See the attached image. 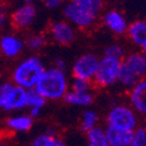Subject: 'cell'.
Wrapping results in <instances>:
<instances>
[{
  "label": "cell",
  "mask_w": 146,
  "mask_h": 146,
  "mask_svg": "<svg viewBox=\"0 0 146 146\" xmlns=\"http://www.w3.org/2000/svg\"><path fill=\"white\" fill-rule=\"evenodd\" d=\"M129 104L139 116H146V77L139 79L129 89Z\"/></svg>",
  "instance_id": "cell-11"
},
{
  "label": "cell",
  "mask_w": 146,
  "mask_h": 146,
  "mask_svg": "<svg viewBox=\"0 0 146 146\" xmlns=\"http://www.w3.org/2000/svg\"><path fill=\"white\" fill-rule=\"evenodd\" d=\"M87 146H110L106 133V127L100 125L94 126L86 132Z\"/></svg>",
  "instance_id": "cell-18"
},
{
  "label": "cell",
  "mask_w": 146,
  "mask_h": 146,
  "mask_svg": "<svg viewBox=\"0 0 146 146\" xmlns=\"http://www.w3.org/2000/svg\"><path fill=\"white\" fill-rule=\"evenodd\" d=\"M123 65L129 68L139 79L146 77V53L143 50L133 51L125 54Z\"/></svg>",
  "instance_id": "cell-13"
},
{
  "label": "cell",
  "mask_w": 146,
  "mask_h": 146,
  "mask_svg": "<svg viewBox=\"0 0 146 146\" xmlns=\"http://www.w3.org/2000/svg\"><path fill=\"white\" fill-rule=\"evenodd\" d=\"M72 1L99 17H101L104 8V0H72Z\"/></svg>",
  "instance_id": "cell-20"
},
{
  "label": "cell",
  "mask_w": 146,
  "mask_h": 146,
  "mask_svg": "<svg viewBox=\"0 0 146 146\" xmlns=\"http://www.w3.org/2000/svg\"><path fill=\"white\" fill-rule=\"evenodd\" d=\"M66 103L71 106H76V107H88L93 103L94 98L93 94L90 92H74V90L68 89V92L65 94L63 99Z\"/></svg>",
  "instance_id": "cell-17"
},
{
  "label": "cell",
  "mask_w": 146,
  "mask_h": 146,
  "mask_svg": "<svg viewBox=\"0 0 146 146\" xmlns=\"http://www.w3.org/2000/svg\"><path fill=\"white\" fill-rule=\"evenodd\" d=\"M0 1H4V3H8V1H12V0H0Z\"/></svg>",
  "instance_id": "cell-34"
},
{
  "label": "cell",
  "mask_w": 146,
  "mask_h": 146,
  "mask_svg": "<svg viewBox=\"0 0 146 146\" xmlns=\"http://www.w3.org/2000/svg\"><path fill=\"white\" fill-rule=\"evenodd\" d=\"M53 66L59 68V70H64L65 71L66 70V62L64 59H62V58H56L54 62H53Z\"/></svg>",
  "instance_id": "cell-30"
},
{
  "label": "cell",
  "mask_w": 146,
  "mask_h": 146,
  "mask_svg": "<svg viewBox=\"0 0 146 146\" xmlns=\"http://www.w3.org/2000/svg\"><path fill=\"white\" fill-rule=\"evenodd\" d=\"M43 3H44V6L51 11L58 9L64 6V0H44Z\"/></svg>",
  "instance_id": "cell-29"
},
{
  "label": "cell",
  "mask_w": 146,
  "mask_h": 146,
  "mask_svg": "<svg viewBox=\"0 0 146 146\" xmlns=\"http://www.w3.org/2000/svg\"><path fill=\"white\" fill-rule=\"evenodd\" d=\"M0 146H4V143H3L1 140H0Z\"/></svg>",
  "instance_id": "cell-35"
},
{
  "label": "cell",
  "mask_w": 146,
  "mask_h": 146,
  "mask_svg": "<svg viewBox=\"0 0 146 146\" xmlns=\"http://www.w3.org/2000/svg\"><path fill=\"white\" fill-rule=\"evenodd\" d=\"M104 56H109L113 58H117L123 60L125 57V49L119 44H109L103 52Z\"/></svg>",
  "instance_id": "cell-27"
},
{
  "label": "cell",
  "mask_w": 146,
  "mask_h": 146,
  "mask_svg": "<svg viewBox=\"0 0 146 146\" xmlns=\"http://www.w3.org/2000/svg\"><path fill=\"white\" fill-rule=\"evenodd\" d=\"M139 80L138 77H136L133 73L123 65L122 63V67H121V71H119V74H118V80H117V84H119L121 86H123L124 88L126 89H130L137 81Z\"/></svg>",
  "instance_id": "cell-21"
},
{
  "label": "cell",
  "mask_w": 146,
  "mask_h": 146,
  "mask_svg": "<svg viewBox=\"0 0 146 146\" xmlns=\"http://www.w3.org/2000/svg\"><path fill=\"white\" fill-rule=\"evenodd\" d=\"M125 35L135 46L141 49L146 42V20H135L129 23Z\"/></svg>",
  "instance_id": "cell-14"
},
{
  "label": "cell",
  "mask_w": 146,
  "mask_h": 146,
  "mask_svg": "<svg viewBox=\"0 0 146 146\" xmlns=\"http://www.w3.org/2000/svg\"><path fill=\"white\" fill-rule=\"evenodd\" d=\"M27 108V89L13 81L0 84V110L16 111Z\"/></svg>",
  "instance_id": "cell-4"
},
{
  "label": "cell",
  "mask_w": 146,
  "mask_h": 146,
  "mask_svg": "<svg viewBox=\"0 0 146 146\" xmlns=\"http://www.w3.org/2000/svg\"><path fill=\"white\" fill-rule=\"evenodd\" d=\"M63 15L65 16V20H67L76 29L80 30L92 29L100 19L99 16L80 7L72 0L63 6Z\"/></svg>",
  "instance_id": "cell-6"
},
{
  "label": "cell",
  "mask_w": 146,
  "mask_h": 146,
  "mask_svg": "<svg viewBox=\"0 0 146 146\" xmlns=\"http://www.w3.org/2000/svg\"><path fill=\"white\" fill-rule=\"evenodd\" d=\"M26 46L31 51H38L46 44V36L44 34H31L25 41Z\"/></svg>",
  "instance_id": "cell-24"
},
{
  "label": "cell",
  "mask_w": 146,
  "mask_h": 146,
  "mask_svg": "<svg viewBox=\"0 0 146 146\" xmlns=\"http://www.w3.org/2000/svg\"><path fill=\"white\" fill-rule=\"evenodd\" d=\"M9 22V14L4 5L0 4V29H3Z\"/></svg>",
  "instance_id": "cell-28"
},
{
  "label": "cell",
  "mask_w": 146,
  "mask_h": 146,
  "mask_svg": "<svg viewBox=\"0 0 146 146\" xmlns=\"http://www.w3.org/2000/svg\"><path fill=\"white\" fill-rule=\"evenodd\" d=\"M94 82L90 80H86V79H81V78H73L72 82L70 84V89L74 90V92H90L93 88Z\"/></svg>",
  "instance_id": "cell-25"
},
{
  "label": "cell",
  "mask_w": 146,
  "mask_h": 146,
  "mask_svg": "<svg viewBox=\"0 0 146 146\" xmlns=\"http://www.w3.org/2000/svg\"><path fill=\"white\" fill-rule=\"evenodd\" d=\"M41 111H42V109H40V108H30L29 109V115L33 118H37L41 115Z\"/></svg>",
  "instance_id": "cell-31"
},
{
  "label": "cell",
  "mask_w": 146,
  "mask_h": 146,
  "mask_svg": "<svg viewBox=\"0 0 146 146\" xmlns=\"http://www.w3.org/2000/svg\"><path fill=\"white\" fill-rule=\"evenodd\" d=\"M123 60L113 58L109 56H103L99 60V67L96 71V74L94 77V85L98 87H110L117 84L118 74L122 67Z\"/></svg>",
  "instance_id": "cell-5"
},
{
  "label": "cell",
  "mask_w": 146,
  "mask_h": 146,
  "mask_svg": "<svg viewBox=\"0 0 146 146\" xmlns=\"http://www.w3.org/2000/svg\"><path fill=\"white\" fill-rule=\"evenodd\" d=\"M106 133L110 146H130L133 131L106 126Z\"/></svg>",
  "instance_id": "cell-15"
},
{
  "label": "cell",
  "mask_w": 146,
  "mask_h": 146,
  "mask_svg": "<svg viewBox=\"0 0 146 146\" xmlns=\"http://www.w3.org/2000/svg\"><path fill=\"white\" fill-rule=\"evenodd\" d=\"M25 3H30V4H34L35 1H37V0H23Z\"/></svg>",
  "instance_id": "cell-32"
},
{
  "label": "cell",
  "mask_w": 146,
  "mask_h": 146,
  "mask_svg": "<svg viewBox=\"0 0 146 146\" xmlns=\"http://www.w3.org/2000/svg\"><path fill=\"white\" fill-rule=\"evenodd\" d=\"M46 100L36 90V88L27 89V108H40L43 109Z\"/></svg>",
  "instance_id": "cell-23"
},
{
  "label": "cell",
  "mask_w": 146,
  "mask_h": 146,
  "mask_svg": "<svg viewBox=\"0 0 146 146\" xmlns=\"http://www.w3.org/2000/svg\"><path fill=\"white\" fill-rule=\"evenodd\" d=\"M26 46L25 41L14 34H4L0 37V53L6 58H16Z\"/></svg>",
  "instance_id": "cell-12"
},
{
  "label": "cell",
  "mask_w": 146,
  "mask_h": 146,
  "mask_svg": "<svg viewBox=\"0 0 146 146\" xmlns=\"http://www.w3.org/2000/svg\"><path fill=\"white\" fill-rule=\"evenodd\" d=\"M34 124V118L27 115H15L6 121V125L11 131L14 132H28Z\"/></svg>",
  "instance_id": "cell-16"
},
{
  "label": "cell",
  "mask_w": 146,
  "mask_h": 146,
  "mask_svg": "<svg viewBox=\"0 0 146 146\" xmlns=\"http://www.w3.org/2000/svg\"><path fill=\"white\" fill-rule=\"evenodd\" d=\"M100 58L95 53L86 52L79 56L72 65V76L73 78H81L93 81L99 67Z\"/></svg>",
  "instance_id": "cell-7"
},
{
  "label": "cell",
  "mask_w": 146,
  "mask_h": 146,
  "mask_svg": "<svg viewBox=\"0 0 146 146\" xmlns=\"http://www.w3.org/2000/svg\"><path fill=\"white\" fill-rule=\"evenodd\" d=\"M106 124L107 126L133 131L139 126V115L129 103H118L109 109Z\"/></svg>",
  "instance_id": "cell-3"
},
{
  "label": "cell",
  "mask_w": 146,
  "mask_h": 146,
  "mask_svg": "<svg viewBox=\"0 0 146 146\" xmlns=\"http://www.w3.org/2000/svg\"><path fill=\"white\" fill-rule=\"evenodd\" d=\"M130 146H146V126L139 125L133 130Z\"/></svg>",
  "instance_id": "cell-26"
},
{
  "label": "cell",
  "mask_w": 146,
  "mask_h": 146,
  "mask_svg": "<svg viewBox=\"0 0 146 146\" xmlns=\"http://www.w3.org/2000/svg\"><path fill=\"white\" fill-rule=\"evenodd\" d=\"M141 50H143V51L146 53V42H145V43H144V45L141 46Z\"/></svg>",
  "instance_id": "cell-33"
},
{
  "label": "cell",
  "mask_w": 146,
  "mask_h": 146,
  "mask_svg": "<svg viewBox=\"0 0 146 146\" xmlns=\"http://www.w3.org/2000/svg\"><path fill=\"white\" fill-rule=\"evenodd\" d=\"M49 36L56 44L68 46L76 41L77 30L67 20H56L49 26Z\"/></svg>",
  "instance_id": "cell-8"
},
{
  "label": "cell",
  "mask_w": 146,
  "mask_h": 146,
  "mask_svg": "<svg viewBox=\"0 0 146 146\" xmlns=\"http://www.w3.org/2000/svg\"><path fill=\"white\" fill-rule=\"evenodd\" d=\"M98 123H99V116L94 110H85L80 119V129L81 131L87 132L88 130L96 126Z\"/></svg>",
  "instance_id": "cell-22"
},
{
  "label": "cell",
  "mask_w": 146,
  "mask_h": 146,
  "mask_svg": "<svg viewBox=\"0 0 146 146\" xmlns=\"http://www.w3.org/2000/svg\"><path fill=\"white\" fill-rule=\"evenodd\" d=\"M30 146H67L66 143L54 135L52 130L45 131L44 133L35 137L30 143Z\"/></svg>",
  "instance_id": "cell-19"
},
{
  "label": "cell",
  "mask_w": 146,
  "mask_h": 146,
  "mask_svg": "<svg viewBox=\"0 0 146 146\" xmlns=\"http://www.w3.org/2000/svg\"><path fill=\"white\" fill-rule=\"evenodd\" d=\"M44 70V63L40 57H26L14 67L12 72V81L26 89L35 88Z\"/></svg>",
  "instance_id": "cell-2"
},
{
  "label": "cell",
  "mask_w": 146,
  "mask_h": 146,
  "mask_svg": "<svg viewBox=\"0 0 146 146\" xmlns=\"http://www.w3.org/2000/svg\"><path fill=\"white\" fill-rule=\"evenodd\" d=\"M35 88L46 101H58L68 92L70 81L64 70L51 66L45 67Z\"/></svg>",
  "instance_id": "cell-1"
},
{
  "label": "cell",
  "mask_w": 146,
  "mask_h": 146,
  "mask_svg": "<svg viewBox=\"0 0 146 146\" xmlns=\"http://www.w3.org/2000/svg\"><path fill=\"white\" fill-rule=\"evenodd\" d=\"M37 17V8L34 4L23 3L9 15V22L16 30H26L33 26Z\"/></svg>",
  "instance_id": "cell-9"
},
{
  "label": "cell",
  "mask_w": 146,
  "mask_h": 146,
  "mask_svg": "<svg viewBox=\"0 0 146 146\" xmlns=\"http://www.w3.org/2000/svg\"><path fill=\"white\" fill-rule=\"evenodd\" d=\"M101 22L104 28L117 36L125 35L129 27L125 15L117 9H108L101 14Z\"/></svg>",
  "instance_id": "cell-10"
},
{
  "label": "cell",
  "mask_w": 146,
  "mask_h": 146,
  "mask_svg": "<svg viewBox=\"0 0 146 146\" xmlns=\"http://www.w3.org/2000/svg\"><path fill=\"white\" fill-rule=\"evenodd\" d=\"M145 118H146V116H145Z\"/></svg>",
  "instance_id": "cell-36"
}]
</instances>
